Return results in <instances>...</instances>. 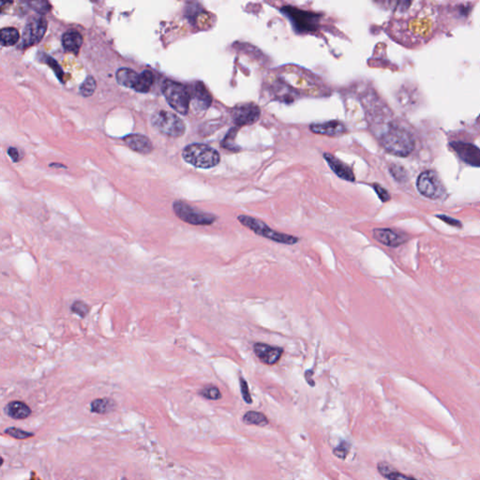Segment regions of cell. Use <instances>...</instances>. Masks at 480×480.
<instances>
[{
	"instance_id": "15",
	"label": "cell",
	"mask_w": 480,
	"mask_h": 480,
	"mask_svg": "<svg viewBox=\"0 0 480 480\" xmlns=\"http://www.w3.org/2000/svg\"><path fill=\"white\" fill-rule=\"evenodd\" d=\"M310 129L314 134L327 136H338L346 132L345 125L338 120H331L324 123H313L310 126Z\"/></svg>"
},
{
	"instance_id": "20",
	"label": "cell",
	"mask_w": 480,
	"mask_h": 480,
	"mask_svg": "<svg viewBox=\"0 0 480 480\" xmlns=\"http://www.w3.org/2000/svg\"><path fill=\"white\" fill-rule=\"evenodd\" d=\"M378 472L381 474L384 479L388 480H418L411 476L404 475L400 472L397 471L394 467H392L391 464L381 462L377 465Z\"/></svg>"
},
{
	"instance_id": "13",
	"label": "cell",
	"mask_w": 480,
	"mask_h": 480,
	"mask_svg": "<svg viewBox=\"0 0 480 480\" xmlns=\"http://www.w3.org/2000/svg\"><path fill=\"white\" fill-rule=\"evenodd\" d=\"M253 351L258 359L264 364L275 365L279 362L284 354V349L281 347L271 346L266 343L257 342L253 345Z\"/></svg>"
},
{
	"instance_id": "29",
	"label": "cell",
	"mask_w": 480,
	"mask_h": 480,
	"mask_svg": "<svg viewBox=\"0 0 480 480\" xmlns=\"http://www.w3.org/2000/svg\"><path fill=\"white\" fill-rule=\"evenodd\" d=\"M5 433L9 434V436H11V437H13L15 439H19V440L27 439V438L33 436V433H31V432H28L23 431L21 429L14 427L9 428L8 430H6L5 431Z\"/></svg>"
},
{
	"instance_id": "4",
	"label": "cell",
	"mask_w": 480,
	"mask_h": 480,
	"mask_svg": "<svg viewBox=\"0 0 480 480\" xmlns=\"http://www.w3.org/2000/svg\"><path fill=\"white\" fill-rule=\"evenodd\" d=\"M161 90L170 106L181 115H187L191 104V95L184 85L166 80L164 81Z\"/></svg>"
},
{
	"instance_id": "26",
	"label": "cell",
	"mask_w": 480,
	"mask_h": 480,
	"mask_svg": "<svg viewBox=\"0 0 480 480\" xmlns=\"http://www.w3.org/2000/svg\"><path fill=\"white\" fill-rule=\"evenodd\" d=\"M200 395L203 396L205 399L211 400H221L223 397L220 389L215 385H206L203 389H201Z\"/></svg>"
},
{
	"instance_id": "5",
	"label": "cell",
	"mask_w": 480,
	"mask_h": 480,
	"mask_svg": "<svg viewBox=\"0 0 480 480\" xmlns=\"http://www.w3.org/2000/svg\"><path fill=\"white\" fill-rule=\"evenodd\" d=\"M151 123L161 134L179 137L185 133L184 122L177 115L166 111L155 113L151 117Z\"/></svg>"
},
{
	"instance_id": "8",
	"label": "cell",
	"mask_w": 480,
	"mask_h": 480,
	"mask_svg": "<svg viewBox=\"0 0 480 480\" xmlns=\"http://www.w3.org/2000/svg\"><path fill=\"white\" fill-rule=\"evenodd\" d=\"M418 192L430 199L440 198L444 193V187L439 176L433 171H426L418 177Z\"/></svg>"
},
{
	"instance_id": "34",
	"label": "cell",
	"mask_w": 480,
	"mask_h": 480,
	"mask_svg": "<svg viewBox=\"0 0 480 480\" xmlns=\"http://www.w3.org/2000/svg\"><path fill=\"white\" fill-rule=\"evenodd\" d=\"M33 9H36L37 11L39 12H46L47 10H49L50 9V6L47 2H44V1H40V2H31L29 3Z\"/></svg>"
},
{
	"instance_id": "21",
	"label": "cell",
	"mask_w": 480,
	"mask_h": 480,
	"mask_svg": "<svg viewBox=\"0 0 480 480\" xmlns=\"http://www.w3.org/2000/svg\"><path fill=\"white\" fill-rule=\"evenodd\" d=\"M139 75L140 74H138L137 72H135L131 69L123 68L118 70L116 72V80L119 85L123 86L125 88L134 89L139 80Z\"/></svg>"
},
{
	"instance_id": "22",
	"label": "cell",
	"mask_w": 480,
	"mask_h": 480,
	"mask_svg": "<svg viewBox=\"0 0 480 480\" xmlns=\"http://www.w3.org/2000/svg\"><path fill=\"white\" fill-rule=\"evenodd\" d=\"M116 407V402L115 400L109 398H102V399H96L93 400L90 404V410L93 413L99 414V415H105L110 412H112Z\"/></svg>"
},
{
	"instance_id": "25",
	"label": "cell",
	"mask_w": 480,
	"mask_h": 480,
	"mask_svg": "<svg viewBox=\"0 0 480 480\" xmlns=\"http://www.w3.org/2000/svg\"><path fill=\"white\" fill-rule=\"evenodd\" d=\"M20 39V34L14 27H6L1 30V45L3 47L12 46L17 44Z\"/></svg>"
},
{
	"instance_id": "7",
	"label": "cell",
	"mask_w": 480,
	"mask_h": 480,
	"mask_svg": "<svg viewBox=\"0 0 480 480\" xmlns=\"http://www.w3.org/2000/svg\"><path fill=\"white\" fill-rule=\"evenodd\" d=\"M282 10L290 19L295 31L299 33L311 32L318 27L320 16L317 13L293 7H285Z\"/></svg>"
},
{
	"instance_id": "31",
	"label": "cell",
	"mask_w": 480,
	"mask_h": 480,
	"mask_svg": "<svg viewBox=\"0 0 480 480\" xmlns=\"http://www.w3.org/2000/svg\"><path fill=\"white\" fill-rule=\"evenodd\" d=\"M240 389H241V394H242L243 400H245L249 404L252 403V399H251V396H250V393H249L248 383H247V381L243 377H240Z\"/></svg>"
},
{
	"instance_id": "6",
	"label": "cell",
	"mask_w": 480,
	"mask_h": 480,
	"mask_svg": "<svg viewBox=\"0 0 480 480\" xmlns=\"http://www.w3.org/2000/svg\"><path fill=\"white\" fill-rule=\"evenodd\" d=\"M173 209L181 221L192 225H211L217 220L213 214L201 211L182 201H176L173 204Z\"/></svg>"
},
{
	"instance_id": "32",
	"label": "cell",
	"mask_w": 480,
	"mask_h": 480,
	"mask_svg": "<svg viewBox=\"0 0 480 480\" xmlns=\"http://www.w3.org/2000/svg\"><path fill=\"white\" fill-rule=\"evenodd\" d=\"M374 191L376 192L377 195L379 196V198H380V200H381L382 202L385 203V202H387V201H389V200H390V194H389V193H388V192H387V191H386L384 188H383L381 185H379V184H374Z\"/></svg>"
},
{
	"instance_id": "10",
	"label": "cell",
	"mask_w": 480,
	"mask_h": 480,
	"mask_svg": "<svg viewBox=\"0 0 480 480\" xmlns=\"http://www.w3.org/2000/svg\"><path fill=\"white\" fill-rule=\"evenodd\" d=\"M47 29V21L45 18H34L25 27L21 45L24 47L36 45L42 41Z\"/></svg>"
},
{
	"instance_id": "37",
	"label": "cell",
	"mask_w": 480,
	"mask_h": 480,
	"mask_svg": "<svg viewBox=\"0 0 480 480\" xmlns=\"http://www.w3.org/2000/svg\"><path fill=\"white\" fill-rule=\"evenodd\" d=\"M312 374H313V372H312L311 370L307 371V372L305 373V378H306L307 382H308V384H309L310 385H311V386H314V385H315V383H314L313 380H311V375H312Z\"/></svg>"
},
{
	"instance_id": "3",
	"label": "cell",
	"mask_w": 480,
	"mask_h": 480,
	"mask_svg": "<svg viewBox=\"0 0 480 480\" xmlns=\"http://www.w3.org/2000/svg\"><path fill=\"white\" fill-rule=\"evenodd\" d=\"M238 220L242 225L249 228V230L254 232L258 236L266 238L267 240H273L278 243H283L286 245H294L299 241L298 238L292 235L273 231L264 222L253 217H249L247 215H240L238 217Z\"/></svg>"
},
{
	"instance_id": "38",
	"label": "cell",
	"mask_w": 480,
	"mask_h": 480,
	"mask_svg": "<svg viewBox=\"0 0 480 480\" xmlns=\"http://www.w3.org/2000/svg\"><path fill=\"white\" fill-rule=\"evenodd\" d=\"M122 480H127L126 478H123V479H122Z\"/></svg>"
},
{
	"instance_id": "1",
	"label": "cell",
	"mask_w": 480,
	"mask_h": 480,
	"mask_svg": "<svg viewBox=\"0 0 480 480\" xmlns=\"http://www.w3.org/2000/svg\"><path fill=\"white\" fill-rule=\"evenodd\" d=\"M182 157L188 163L202 169L212 168L218 165L221 160L220 154L217 150L203 144H192L188 145L182 152Z\"/></svg>"
},
{
	"instance_id": "35",
	"label": "cell",
	"mask_w": 480,
	"mask_h": 480,
	"mask_svg": "<svg viewBox=\"0 0 480 480\" xmlns=\"http://www.w3.org/2000/svg\"><path fill=\"white\" fill-rule=\"evenodd\" d=\"M438 218H439V219H441L443 222L448 223V224H450V225H452V226H459V227H461V226H462V224H461V223H460L459 221H457V220H455V219H452V218H449V217L445 216V215H443V216H438Z\"/></svg>"
},
{
	"instance_id": "11",
	"label": "cell",
	"mask_w": 480,
	"mask_h": 480,
	"mask_svg": "<svg viewBox=\"0 0 480 480\" xmlns=\"http://www.w3.org/2000/svg\"><path fill=\"white\" fill-rule=\"evenodd\" d=\"M374 240L387 247H398L408 240V237L402 233L390 228H375L373 231Z\"/></svg>"
},
{
	"instance_id": "19",
	"label": "cell",
	"mask_w": 480,
	"mask_h": 480,
	"mask_svg": "<svg viewBox=\"0 0 480 480\" xmlns=\"http://www.w3.org/2000/svg\"><path fill=\"white\" fill-rule=\"evenodd\" d=\"M83 45V37L76 31H68L62 37V45L65 51L77 53Z\"/></svg>"
},
{
	"instance_id": "12",
	"label": "cell",
	"mask_w": 480,
	"mask_h": 480,
	"mask_svg": "<svg viewBox=\"0 0 480 480\" xmlns=\"http://www.w3.org/2000/svg\"><path fill=\"white\" fill-rule=\"evenodd\" d=\"M189 91L191 95V103H192L194 110L198 112H204L210 106L212 98L204 84L200 82L195 83L189 89Z\"/></svg>"
},
{
	"instance_id": "9",
	"label": "cell",
	"mask_w": 480,
	"mask_h": 480,
	"mask_svg": "<svg viewBox=\"0 0 480 480\" xmlns=\"http://www.w3.org/2000/svg\"><path fill=\"white\" fill-rule=\"evenodd\" d=\"M233 122L237 126H246L255 123L261 116V109L255 103H241L232 109Z\"/></svg>"
},
{
	"instance_id": "24",
	"label": "cell",
	"mask_w": 480,
	"mask_h": 480,
	"mask_svg": "<svg viewBox=\"0 0 480 480\" xmlns=\"http://www.w3.org/2000/svg\"><path fill=\"white\" fill-rule=\"evenodd\" d=\"M155 81L154 74L150 71H144L139 75V80L134 88V90L141 93H146L151 89Z\"/></svg>"
},
{
	"instance_id": "30",
	"label": "cell",
	"mask_w": 480,
	"mask_h": 480,
	"mask_svg": "<svg viewBox=\"0 0 480 480\" xmlns=\"http://www.w3.org/2000/svg\"><path fill=\"white\" fill-rule=\"evenodd\" d=\"M350 447L351 445L350 444L346 442V441H342L338 446H337L336 448L333 449V454L338 457V459H341V460H344L347 457V455L349 453L350 451Z\"/></svg>"
},
{
	"instance_id": "16",
	"label": "cell",
	"mask_w": 480,
	"mask_h": 480,
	"mask_svg": "<svg viewBox=\"0 0 480 480\" xmlns=\"http://www.w3.org/2000/svg\"><path fill=\"white\" fill-rule=\"evenodd\" d=\"M324 158L329 163V167L338 176V178H342L347 181H355V175L353 170L349 167L344 162L338 160L337 157L326 153L324 154Z\"/></svg>"
},
{
	"instance_id": "2",
	"label": "cell",
	"mask_w": 480,
	"mask_h": 480,
	"mask_svg": "<svg viewBox=\"0 0 480 480\" xmlns=\"http://www.w3.org/2000/svg\"><path fill=\"white\" fill-rule=\"evenodd\" d=\"M382 144L386 151L400 157L408 156L415 148L412 135L398 127L390 128L383 135Z\"/></svg>"
},
{
	"instance_id": "36",
	"label": "cell",
	"mask_w": 480,
	"mask_h": 480,
	"mask_svg": "<svg viewBox=\"0 0 480 480\" xmlns=\"http://www.w3.org/2000/svg\"><path fill=\"white\" fill-rule=\"evenodd\" d=\"M8 153H9V157L12 159L13 161H18V160L21 159L19 151H18L16 148H14V147H9Z\"/></svg>"
},
{
	"instance_id": "14",
	"label": "cell",
	"mask_w": 480,
	"mask_h": 480,
	"mask_svg": "<svg viewBox=\"0 0 480 480\" xmlns=\"http://www.w3.org/2000/svg\"><path fill=\"white\" fill-rule=\"evenodd\" d=\"M454 149L459 154V156L463 159L465 162L474 165V166H480V149L477 146L470 144H464V143H455L452 144Z\"/></svg>"
},
{
	"instance_id": "28",
	"label": "cell",
	"mask_w": 480,
	"mask_h": 480,
	"mask_svg": "<svg viewBox=\"0 0 480 480\" xmlns=\"http://www.w3.org/2000/svg\"><path fill=\"white\" fill-rule=\"evenodd\" d=\"M71 311L75 314H77L81 318H85L89 312V307L83 301L78 300L72 304L71 306Z\"/></svg>"
},
{
	"instance_id": "18",
	"label": "cell",
	"mask_w": 480,
	"mask_h": 480,
	"mask_svg": "<svg viewBox=\"0 0 480 480\" xmlns=\"http://www.w3.org/2000/svg\"><path fill=\"white\" fill-rule=\"evenodd\" d=\"M5 413L13 419H26L31 415V409L27 403L14 400L10 401L5 407Z\"/></svg>"
},
{
	"instance_id": "33",
	"label": "cell",
	"mask_w": 480,
	"mask_h": 480,
	"mask_svg": "<svg viewBox=\"0 0 480 480\" xmlns=\"http://www.w3.org/2000/svg\"><path fill=\"white\" fill-rule=\"evenodd\" d=\"M236 132V129H232L231 131L228 133L227 136L224 138L223 142V146L227 148V149H237L236 145L234 144V142H233V137H235V134L234 133Z\"/></svg>"
},
{
	"instance_id": "23",
	"label": "cell",
	"mask_w": 480,
	"mask_h": 480,
	"mask_svg": "<svg viewBox=\"0 0 480 480\" xmlns=\"http://www.w3.org/2000/svg\"><path fill=\"white\" fill-rule=\"evenodd\" d=\"M242 420L246 425H256L260 427H264L268 424V419L267 417L263 413L256 412V411L247 412L243 416Z\"/></svg>"
},
{
	"instance_id": "17",
	"label": "cell",
	"mask_w": 480,
	"mask_h": 480,
	"mask_svg": "<svg viewBox=\"0 0 480 480\" xmlns=\"http://www.w3.org/2000/svg\"><path fill=\"white\" fill-rule=\"evenodd\" d=\"M124 141L130 148L142 154H148L153 149L151 141L142 134H131L125 138Z\"/></svg>"
},
{
	"instance_id": "27",
	"label": "cell",
	"mask_w": 480,
	"mask_h": 480,
	"mask_svg": "<svg viewBox=\"0 0 480 480\" xmlns=\"http://www.w3.org/2000/svg\"><path fill=\"white\" fill-rule=\"evenodd\" d=\"M95 89H96V81L94 80L93 77L89 76L81 85L80 93L84 97H89L94 93Z\"/></svg>"
}]
</instances>
